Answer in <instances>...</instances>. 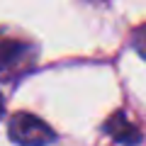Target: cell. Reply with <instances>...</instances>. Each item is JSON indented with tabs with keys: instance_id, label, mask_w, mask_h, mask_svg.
Instances as JSON below:
<instances>
[{
	"instance_id": "cell-2",
	"label": "cell",
	"mask_w": 146,
	"mask_h": 146,
	"mask_svg": "<svg viewBox=\"0 0 146 146\" xmlns=\"http://www.w3.org/2000/svg\"><path fill=\"white\" fill-rule=\"evenodd\" d=\"M34 61V49L17 39H3L0 42V76L22 73Z\"/></svg>"
},
{
	"instance_id": "cell-4",
	"label": "cell",
	"mask_w": 146,
	"mask_h": 146,
	"mask_svg": "<svg viewBox=\"0 0 146 146\" xmlns=\"http://www.w3.org/2000/svg\"><path fill=\"white\" fill-rule=\"evenodd\" d=\"M134 46H136V51H139L141 56L146 58V29H139V32H136V36H134Z\"/></svg>"
},
{
	"instance_id": "cell-1",
	"label": "cell",
	"mask_w": 146,
	"mask_h": 146,
	"mask_svg": "<svg viewBox=\"0 0 146 146\" xmlns=\"http://www.w3.org/2000/svg\"><path fill=\"white\" fill-rule=\"evenodd\" d=\"M7 131H10V139L20 146H49L56 139L51 127L29 112L15 115L7 124Z\"/></svg>"
},
{
	"instance_id": "cell-3",
	"label": "cell",
	"mask_w": 146,
	"mask_h": 146,
	"mask_svg": "<svg viewBox=\"0 0 146 146\" xmlns=\"http://www.w3.org/2000/svg\"><path fill=\"white\" fill-rule=\"evenodd\" d=\"M105 131H107L115 141H119V144H124V146L139 144V139H141L139 129L127 119L124 112H115V115L110 117V119L105 122Z\"/></svg>"
},
{
	"instance_id": "cell-5",
	"label": "cell",
	"mask_w": 146,
	"mask_h": 146,
	"mask_svg": "<svg viewBox=\"0 0 146 146\" xmlns=\"http://www.w3.org/2000/svg\"><path fill=\"white\" fill-rule=\"evenodd\" d=\"M0 117H3V95H0Z\"/></svg>"
}]
</instances>
